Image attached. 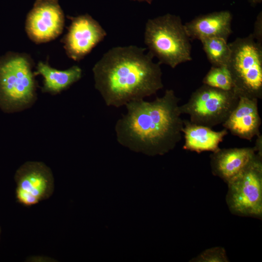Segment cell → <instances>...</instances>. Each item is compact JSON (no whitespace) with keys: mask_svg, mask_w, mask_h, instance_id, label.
I'll list each match as a JSON object with an SVG mask.
<instances>
[{"mask_svg":"<svg viewBox=\"0 0 262 262\" xmlns=\"http://www.w3.org/2000/svg\"><path fill=\"white\" fill-rule=\"evenodd\" d=\"M180 99L172 89L152 101L144 99L127 103V112L116 122L119 144L149 156L162 155L173 150L182 138L184 120Z\"/></svg>","mask_w":262,"mask_h":262,"instance_id":"obj_1","label":"cell"},{"mask_svg":"<svg viewBox=\"0 0 262 262\" xmlns=\"http://www.w3.org/2000/svg\"><path fill=\"white\" fill-rule=\"evenodd\" d=\"M145 50L135 46L113 48L94 65L95 87L106 105L118 108L163 88L161 64Z\"/></svg>","mask_w":262,"mask_h":262,"instance_id":"obj_2","label":"cell"},{"mask_svg":"<svg viewBox=\"0 0 262 262\" xmlns=\"http://www.w3.org/2000/svg\"><path fill=\"white\" fill-rule=\"evenodd\" d=\"M34 66L33 60L25 53L9 51L0 56V108L3 112H20L36 101Z\"/></svg>","mask_w":262,"mask_h":262,"instance_id":"obj_3","label":"cell"},{"mask_svg":"<svg viewBox=\"0 0 262 262\" xmlns=\"http://www.w3.org/2000/svg\"><path fill=\"white\" fill-rule=\"evenodd\" d=\"M190 40L179 16L167 14L150 19L146 23L145 44L160 64L174 68L191 61Z\"/></svg>","mask_w":262,"mask_h":262,"instance_id":"obj_4","label":"cell"},{"mask_svg":"<svg viewBox=\"0 0 262 262\" xmlns=\"http://www.w3.org/2000/svg\"><path fill=\"white\" fill-rule=\"evenodd\" d=\"M230 55L227 66L239 96L262 98V44L252 33L229 43Z\"/></svg>","mask_w":262,"mask_h":262,"instance_id":"obj_5","label":"cell"},{"mask_svg":"<svg viewBox=\"0 0 262 262\" xmlns=\"http://www.w3.org/2000/svg\"><path fill=\"white\" fill-rule=\"evenodd\" d=\"M227 185L226 201L230 213L261 220L262 151H257L244 169Z\"/></svg>","mask_w":262,"mask_h":262,"instance_id":"obj_6","label":"cell"},{"mask_svg":"<svg viewBox=\"0 0 262 262\" xmlns=\"http://www.w3.org/2000/svg\"><path fill=\"white\" fill-rule=\"evenodd\" d=\"M238 100L234 90L225 91L203 84L180 106V110L181 115L189 116L190 122L212 128L227 119Z\"/></svg>","mask_w":262,"mask_h":262,"instance_id":"obj_7","label":"cell"},{"mask_svg":"<svg viewBox=\"0 0 262 262\" xmlns=\"http://www.w3.org/2000/svg\"><path fill=\"white\" fill-rule=\"evenodd\" d=\"M17 201L31 206L49 198L54 188L51 169L41 162L28 161L22 164L15 175Z\"/></svg>","mask_w":262,"mask_h":262,"instance_id":"obj_8","label":"cell"},{"mask_svg":"<svg viewBox=\"0 0 262 262\" xmlns=\"http://www.w3.org/2000/svg\"><path fill=\"white\" fill-rule=\"evenodd\" d=\"M65 26V16L58 0H36L27 15L25 31L36 44L49 42L58 37Z\"/></svg>","mask_w":262,"mask_h":262,"instance_id":"obj_9","label":"cell"},{"mask_svg":"<svg viewBox=\"0 0 262 262\" xmlns=\"http://www.w3.org/2000/svg\"><path fill=\"white\" fill-rule=\"evenodd\" d=\"M67 17L71 20V24L61 42L68 57L79 61L104 38L106 33L88 14Z\"/></svg>","mask_w":262,"mask_h":262,"instance_id":"obj_10","label":"cell"},{"mask_svg":"<svg viewBox=\"0 0 262 262\" xmlns=\"http://www.w3.org/2000/svg\"><path fill=\"white\" fill-rule=\"evenodd\" d=\"M258 99L239 96L237 105L222 124L233 135L251 140L261 134V118L259 113Z\"/></svg>","mask_w":262,"mask_h":262,"instance_id":"obj_11","label":"cell"},{"mask_svg":"<svg viewBox=\"0 0 262 262\" xmlns=\"http://www.w3.org/2000/svg\"><path fill=\"white\" fill-rule=\"evenodd\" d=\"M256 152L255 147L220 148L210 156L212 172L228 184L241 173Z\"/></svg>","mask_w":262,"mask_h":262,"instance_id":"obj_12","label":"cell"},{"mask_svg":"<svg viewBox=\"0 0 262 262\" xmlns=\"http://www.w3.org/2000/svg\"><path fill=\"white\" fill-rule=\"evenodd\" d=\"M232 19L231 13L223 10L199 16L184 26L191 40L218 37L227 41L232 33Z\"/></svg>","mask_w":262,"mask_h":262,"instance_id":"obj_13","label":"cell"},{"mask_svg":"<svg viewBox=\"0 0 262 262\" xmlns=\"http://www.w3.org/2000/svg\"><path fill=\"white\" fill-rule=\"evenodd\" d=\"M182 132L184 138L183 149L200 153L204 151L213 152L218 150L220 143L228 134V131L225 128L215 131L211 128L184 120Z\"/></svg>","mask_w":262,"mask_h":262,"instance_id":"obj_14","label":"cell"},{"mask_svg":"<svg viewBox=\"0 0 262 262\" xmlns=\"http://www.w3.org/2000/svg\"><path fill=\"white\" fill-rule=\"evenodd\" d=\"M35 76L41 75L43 77V93L56 95L67 89L82 77V69L74 66L64 70H59L51 67L48 64L40 61L37 64Z\"/></svg>","mask_w":262,"mask_h":262,"instance_id":"obj_15","label":"cell"},{"mask_svg":"<svg viewBox=\"0 0 262 262\" xmlns=\"http://www.w3.org/2000/svg\"><path fill=\"white\" fill-rule=\"evenodd\" d=\"M203 49L212 66H227L230 49L227 41L222 38H205L201 41Z\"/></svg>","mask_w":262,"mask_h":262,"instance_id":"obj_16","label":"cell"},{"mask_svg":"<svg viewBox=\"0 0 262 262\" xmlns=\"http://www.w3.org/2000/svg\"><path fill=\"white\" fill-rule=\"evenodd\" d=\"M203 84L225 91L234 90V84L227 66H212L202 80Z\"/></svg>","mask_w":262,"mask_h":262,"instance_id":"obj_17","label":"cell"},{"mask_svg":"<svg viewBox=\"0 0 262 262\" xmlns=\"http://www.w3.org/2000/svg\"><path fill=\"white\" fill-rule=\"evenodd\" d=\"M190 262H228L224 248L216 246L205 250Z\"/></svg>","mask_w":262,"mask_h":262,"instance_id":"obj_18","label":"cell"},{"mask_svg":"<svg viewBox=\"0 0 262 262\" xmlns=\"http://www.w3.org/2000/svg\"><path fill=\"white\" fill-rule=\"evenodd\" d=\"M254 38L260 43L262 44V14L261 12L257 16L254 23V30L252 33Z\"/></svg>","mask_w":262,"mask_h":262,"instance_id":"obj_19","label":"cell"},{"mask_svg":"<svg viewBox=\"0 0 262 262\" xmlns=\"http://www.w3.org/2000/svg\"><path fill=\"white\" fill-rule=\"evenodd\" d=\"M249 3L251 6H256L258 4H260L262 2V0H248Z\"/></svg>","mask_w":262,"mask_h":262,"instance_id":"obj_20","label":"cell"},{"mask_svg":"<svg viewBox=\"0 0 262 262\" xmlns=\"http://www.w3.org/2000/svg\"><path fill=\"white\" fill-rule=\"evenodd\" d=\"M147 0V1H148V2H149V1H151V0Z\"/></svg>","mask_w":262,"mask_h":262,"instance_id":"obj_21","label":"cell"}]
</instances>
